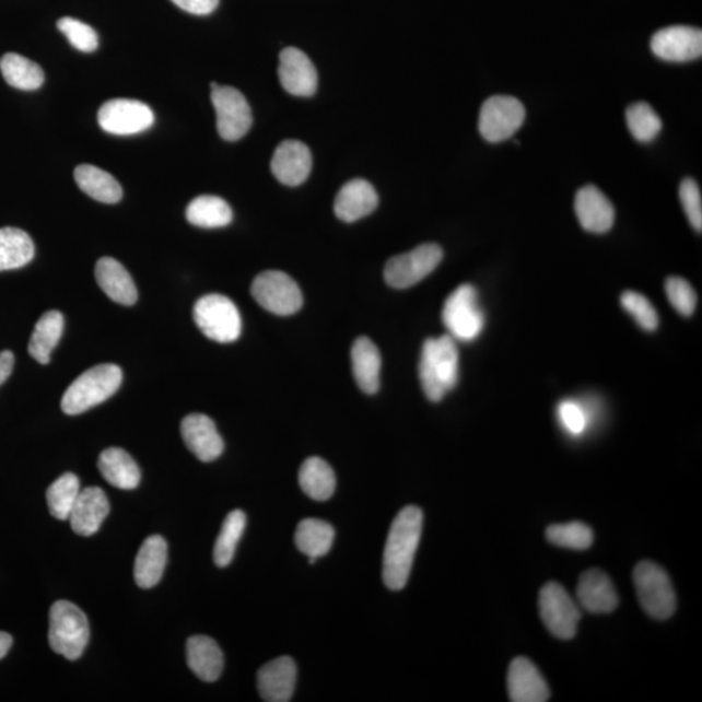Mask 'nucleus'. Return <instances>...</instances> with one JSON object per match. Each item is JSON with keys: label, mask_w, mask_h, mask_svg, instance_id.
<instances>
[{"label": "nucleus", "mask_w": 702, "mask_h": 702, "mask_svg": "<svg viewBox=\"0 0 702 702\" xmlns=\"http://www.w3.org/2000/svg\"><path fill=\"white\" fill-rule=\"evenodd\" d=\"M312 167V151L304 142L286 140L274 150L271 162L272 174L288 187H299L304 184Z\"/></svg>", "instance_id": "16"}, {"label": "nucleus", "mask_w": 702, "mask_h": 702, "mask_svg": "<svg viewBox=\"0 0 702 702\" xmlns=\"http://www.w3.org/2000/svg\"><path fill=\"white\" fill-rule=\"evenodd\" d=\"M540 617L552 635L570 640L576 635L582 612L569 592L561 584L549 582L539 596Z\"/></svg>", "instance_id": "10"}, {"label": "nucleus", "mask_w": 702, "mask_h": 702, "mask_svg": "<svg viewBox=\"0 0 702 702\" xmlns=\"http://www.w3.org/2000/svg\"><path fill=\"white\" fill-rule=\"evenodd\" d=\"M153 109L136 100H112L98 112V122L105 132L115 136H130L144 132L153 127Z\"/></svg>", "instance_id": "13"}, {"label": "nucleus", "mask_w": 702, "mask_h": 702, "mask_svg": "<svg viewBox=\"0 0 702 702\" xmlns=\"http://www.w3.org/2000/svg\"><path fill=\"white\" fill-rule=\"evenodd\" d=\"M182 10L192 13V15H210L219 5V0H172Z\"/></svg>", "instance_id": "45"}, {"label": "nucleus", "mask_w": 702, "mask_h": 702, "mask_svg": "<svg viewBox=\"0 0 702 702\" xmlns=\"http://www.w3.org/2000/svg\"><path fill=\"white\" fill-rule=\"evenodd\" d=\"M299 483L309 499L327 501L336 490V475L325 459L307 458L299 472Z\"/></svg>", "instance_id": "32"}, {"label": "nucleus", "mask_w": 702, "mask_h": 702, "mask_svg": "<svg viewBox=\"0 0 702 702\" xmlns=\"http://www.w3.org/2000/svg\"><path fill=\"white\" fill-rule=\"evenodd\" d=\"M667 299L680 315L691 316L698 306V294L685 279L669 278L665 284Z\"/></svg>", "instance_id": "42"}, {"label": "nucleus", "mask_w": 702, "mask_h": 702, "mask_svg": "<svg viewBox=\"0 0 702 702\" xmlns=\"http://www.w3.org/2000/svg\"><path fill=\"white\" fill-rule=\"evenodd\" d=\"M33 239L30 234L19 229L0 230V272L17 270L34 258Z\"/></svg>", "instance_id": "34"}, {"label": "nucleus", "mask_w": 702, "mask_h": 702, "mask_svg": "<svg viewBox=\"0 0 702 702\" xmlns=\"http://www.w3.org/2000/svg\"><path fill=\"white\" fill-rule=\"evenodd\" d=\"M559 418L570 435L581 436L587 429L588 418L583 406L575 401H563L559 406Z\"/></svg>", "instance_id": "44"}, {"label": "nucleus", "mask_w": 702, "mask_h": 702, "mask_svg": "<svg viewBox=\"0 0 702 702\" xmlns=\"http://www.w3.org/2000/svg\"><path fill=\"white\" fill-rule=\"evenodd\" d=\"M423 529V512L406 506L391 523L383 557V580L390 590L408 584Z\"/></svg>", "instance_id": "1"}, {"label": "nucleus", "mask_w": 702, "mask_h": 702, "mask_svg": "<svg viewBox=\"0 0 702 702\" xmlns=\"http://www.w3.org/2000/svg\"><path fill=\"white\" fill-rule=\"evenodd\" d=\"M679 197L686 215L693 229L702 231V198L699 184L693 178H685L680 184Z\"/></svg>", "instance_id": "43"}, {"label": "nucleus", "mask_w": 702, "mask_h": 702, "mask_svg": "<svg viewBox=\"0 0 702 702\" xmlns=\"http://www.w3.org/2000/svg\"><path fill=\"white\" fill-rule=\"evenodd\" d=\"M192 316L197 327L212 341H236L243 330L237 306L224 295L209 294L199 299L192 309Z\"/></svg>", "instance_id": "7"}, {"label": "nucleus", "mask_w": 702, "mask_h": 702, "mask_svg": "<svg viewBox=\"0 0 702 702\" xmlns=\"http://www.w3.org/2000/svg\"><path fill=\"white\" fill-rule=\"evenodd\" d=\"M187 219L190 224L201 229H222L231 224L233 211L223 198L199 196L189 203Z\"/></svg>", "instance_id": "35"}, {"label": "nucleus", "mask_w": 702, "mask_h": 702, "mask_svg": "<svg viewBox=\"0 0 702 702\" xmlns=\"http://www.w3.org/2000/svg\"><path fill=\"white\" fill-rule=\"evenodd\" d=\"M297 683V666L291 657H279L261 666L257 685L260 698L268 702L292 700Z\"/></svg>", "instance_id": "20"}, {"label": "nucleus", "mask_w": 702, "mask_h": 702, "mask_svg": "<svg viewBox=\"0 0 702 702\" xmlns=\"http://www.w3.org/2000/svg\"><path fill=\"white\" fill-rule=\"evenodd\" d=\"M81 492L80 480L74 473L67 472L48 487L46 500L54 518L68 520Z\"/></svg>", "instance_id": "36"}, {"label": "nucleus", "mask_w": 702, "mask_h": 702, "mask_svg": "<svg viewBox=\"0 0 702 702\" xmlns=\"http://www.w3.org/2000/svg\"><path fill=\"white\" fill-rule=\"evenodd\" d=\"M0 71L7 84L20 91H37L45 82L43 68L19 54L3 55L0 58Z\"/></svg>", "instance_id": "33"}, {"label": "nucleus", "mask_w": 702, "mask_h": 702, "mask_svg": "<svg viewBox=\"0 0 702 702\" xmlns=\"http://www.w3.org/2000/svg\"><path fill=\"white\" fill-rule=\"evenodd\" d=\"M625 121L633 139L643 143L652 142L663 130V120L645 102L633 103L625 112Z\"/></svg>", "instance_id": "38"}, {"label": "nucleus", "mask_w": 702, "mask_h": 702, "mask_svg": "<svg viewBox=\"0 0 702 702\" xmlns=\"http://www.w3.org/2000/svg\"><path fill=\"white\" fill-rule=\"evenodd\" d=\"M251 294L261 307L274 315H293L304 305L297 282L281 271L258 274L253 281Z\"/></svg>", "instance_id": "11"}, {"label": "nucleus", "mask_w": 702, "mask_h": 702, "mask_svg": "<svg viewBox=\"0 0 702 702\" xmlns=\"http://www.w3.org/2000/svg\"><path fill=\"white\" fill-rule=\"evenodd\" d=\"M547 539L557 547L587 550L594 543V531L582 522H571L548 527Z\"/></svg>", "instance_id": "39"}, {"label": "nucleus", "mask_w": 702, "mask_h": 702, "mask_svg": "<svg viewBox=\"0 0 702 702\" xmlns=\"http://www.w3.org/2000/svg\"><path fill=\"white\" fill-rule=\"evenodd\" d=\"M443 258L442 247L436 244H423L414 250L390 258L384 270L385 281L395 289L414 286L435 271Z\"/></svg>", "instance_id": "9"}, {"label": "nucleus", "mask_w": 702, "mask_h": 702, "mask_svg": "<svg viewBox=\"0 0 702 702\" xmlns=\"http://www.w3.org/2000/svg\"><path fill=\"white\" fill-rule=\"evenodd\" d=\"M98 468L107 483L129 491L139 487L141 471L136 460L120 447H108L102 452L98 460Z\"/></svg>", "instance_id": "28"}, {"label": "nucleus", "mask_w": 702, "mask_h": 702, "mask_svg": "<svg viewBox=\"0 0 702 702\" xmlns=\"http://www.w3.org/2000/svg\"><path fill=\"white\" fill-rule=\"evenodd\" d=\"M294 540L300 552L308 557L309 563H315L332 548L335 529L325 520L304 519L295 531Z\"/></svg>", "instance_id": "30"}, {"label": "nucleus", "mask_w": 702, "mask_h": 702, "mask_svg": "<svg viewBox=\"0 0 702 702\" xmlns=\"http://www.w3.org/2000/svg\"><path fill=\"white\" fill-rule=\"evenodd\" d=\"M65 318L57 309L47 312L37 321L31 337L30 354L40 364L50 362L51 353L63 335Z\"/></svg>", "instance_id": "31"}, {"label": "nucleus", "mask_w": 702, "mask_h": 702, "mask_svg": "<svg viewBox=\"0 0 702 702\" xmlns=\"http://www.w3.org/2000/svg\"><path fill=\"white\" fill-rule=\"evenodd\" d=\"M443 323L454 340H477L485 326L477 289L470 284L458 286L445 301Z\"/></svg>", "instance_id": "6"}, {"label": "nucleus", "mask_w": 702, "mask_h": 702, "mask_svg": "<svg viewBox=\"0 0 702 702\" xmlns=\"http://www.w3.org/2000/svg\"><path fill=\"white\" fill-rule=\"evenodd\" d=\"M574 208L582 229L587 232L607 233L615 224V206L595 185H587L576 192Z\"/></svg>", "instance_id": "18"}, {"label": "nucleus", "mask_w": 702, "mask_h": 702, "mask_svg": "<svg viewBox=\"0 0 702 702\" xmlns=\"http://www.w3.org/2000/svg\"><path fill=\"white\" fill-rule=\"evenodd\" d=\"M576 597L581 607L592 615H609L619 604L615 584L607 573L598 569H590L582 574Z\"/></svg>", "instance_id": "17"}, {"label": "nucleus", "mask_w": 702, "mask_h": 702, "mask_svg": "<svg viewBox=\"0 0 702 702\" xmlns=\"http://www.w3.org/2000/svg\"><path fill=\"white\" fill-rule=\"evenodd\" d=\"M182 436L189 451L202 463L222 456L224 442L215 423L208 416L190 414L182 423Z\"/></svg>", "instance_id": "21"}, {"label": "nucleus", "mask_w": 702, "mask_h": 702, "mask_svg": "<svg viewBox=\"0 0 702 702\" xmlns=\"http://www.w3.org/2000/svg\"><path fill=\"white\" fill-rule=\"evenodd\" d=\"M187 659L190 670L208 683L217 681L222 676L224 656L215 640L198 635L191 636L187 643Z\"/></svg>", "instance_id": "27"}, {"label": "nucleus", "mask_w": 702, "mask_h": 702, "mask_svg": "<svg viewBox=\"0 0 702 702\" xmlns=\"http://www.w3.org/2000/svg\"><path fill=\"white\" fill-rule=\"evenodd\" d=\"M95 279L102 291L116 304L132 306L139 299L132 277L120 261L105 257L96 261Z\"/></svg>", "instance_id": "24"}, {"label": "nucleus", "mask_w": 702, "mask_h": 702, "mask_svg": "<svg viewBox=\"0 0 702 702\" xmlns=\"http://www.w3.org/2000/svg\"><path fill=\"white\" fill-rule=\"evenodd\" d=\"M109 513V502L98 487L81 490L72 508L70 518L73 531L80 536H92L100 531L103 520Z\"/></svg>", "instance_id": "22"}, {"label": "nucleus", "mask_w": 702, "mask_h": 702, "mask_svg": "<svg viewBox=\"0 0 702 702\" xmlns=\"http://www.w3.org/2000/svg\"><path fill=\"white\" fill-rule=\"evenodd\" d=\"M351 366L358 387L366 395H375L381 389L382 355L367 337H360L351 348Z\"/></svg>", "instance_id": "25"}, {"label": "nucleus", "mask_w": 702, "mask_h": 702, "mask_svg": "<svg viewBox=\"0 0 702 702\" xmlns=\"http://www.w3.org/2000/svg\"><path fill=\"white\" fill-rule=\"evenodd\" d=\"M651 47L657 58L670 63H686L702 55V32L698 27L674 25L658 31Z\"/></svg>", "instance_id": "14"}, {"label": "nucleus", "mask_w": 702, "mask_h": 702, "mask_svg": "<svg viewBox=\"0 0 702 702\" xmlns=\"http://www.w3.org/2000/svg\"><path fill=\"white\" fill-rule=\"evenodd\" d=\"M378 204L375 188L362 178L343 185L335 201L336 217L346 223H354L374 212Z\"/></svg>", "instance_id": "23"}, {"label": "nucleus", "mask_w": 702, "mask_h": 702, "mask_svg": "<svg viewBox=\"0 0 702 702\" xmlns=\"http://www.w3.org/2000/svg\"><path fill=\"white\" fill-rule=\"evenodd\" d=\"M122 371L112 363L100 364L75 378L61 398V410L79 416L113 397L120 388Z\"/></svg>", "instance_id": "3"}, {"label": "nucleus", "mask_w": 702, "mask_h": 702, "mask_svg": "<svg viewBox=\"0 0 702 702\" xmlns=\"http://www.w3.org/2000/svg\"><path fill=\"white\" fill-rule=\"evenodd\" d=\"M633 583L646 615L666 621L677 609V595L669 575L651 561L640 562L633 571Z\"/></svg>", "instance_id": "5"}, {"label": "nucleus", "mask_w": 702, "mask_h": 702, "mask_svg": "<svg viewBox=\"0 0 702 702\" xmlns=\"http://www.w3.org/2000/svg\"><path fill=\"white\" fill-rule=\"evenodd\" d=\"M525 119L526 108L519 100L508 95H494L481 106L479 132L488 142H504L512 139Z\"/></svg>", "instance_id": "8"}, {"label": "nucleus", "mask_w": 702, "mask_h": 702, "mask_svg": "<svg viewBox=\"0 0 702 702\" xmlns=\"http://www.w3.org/2000/svg\"><path fill=\"white\" fill-rule=\"evenodd\" d=\"M12 637L10 633L0 631V659L4 658L11 650Z\"/></svg>", "instance_id": "47"}, {"label": "nucleus", "mask_w": 702, "mask_h": 702, "mask_svg": "<svg viewBox=\"0 0 702 702\" xmlns=\"http://www.w3.org/2000/svg\"><path fill=\"white\" fill-rule=\"evenodd\" d=\"M507 692L513 702H546L550 699L547 680L526 657L514 658L508 667Z\"/></svg>", "instance_id": "19"}, {"label": "nucleus", "mask_w": 702, "mask_h": 702, "mask_svg": "<svg viewBox=\"0 0 702 702\" xmlns=\"http://www.w3.org/2000/svg\"><path fill=\"white\" fill-rule=\"evenodd\" d=\"M211 101L217 113V128L225 141H238L249 132L253 114L243 93L232 86L211 89Z\"/></svg>", "instance_id": "12"}, {"label": "nucleus", "mask_w": 702, "mask_h": 702, "mask_svg": "<svg viewBox=\"0 0 702 702\" xmlns=\"http://www.w3.org/2000/svg\"><path fill=\"white\" fill-rule=\"evenodd\" d=\"M245 527L246 515L243 511H233L226 515L213 548V561L217 566L226 568L232 562Z\"/></svg>", "instance_id": "37"}, {"label": "nucleus", "mask_w": 702, "mask_h": 702, "mask_svg": "<svg viewBox=\"0 0 702 702\" xmlns=\"http://www.w3.org/2000/svg\"><path fill=\"white\" fill-rule=\"evenodd\" d=\"M91 637L85 612L70 601H57L50 609L48 642L51 650L67 659H79Z\"/></svg>", "instance_id": "4"}, {"label": "nucleus", "mask_w": 702, "mask_h": 702, "mask_svg": "<svg viewBox=\"0 0 702 702\" xmlns=\"http://www.w3.org/2000/svg\"><path fill=\"white\" fill-rule=\"evenodd\" d=\"M279 79L289 94L312 96L318 89V72L304 51L286 47L280 54Z\"/></svg>", "instance_id": "15"}, {"label": "nucleus", "mask_w": 702, "mask_h": 702, "mask_svg": "<svg viewBox=\"0 0 702 702\" xmlns=\"http://www.w3.org/2000/svg\"><path fill=\"white\" fill-rule=\"evenodd\" d=\"M621 304L625 312H628L644 330L653 332V330L658 328L659 318L657 309L653 307L650 300L644 297L643 294L631 291L624 292Z\"/></svg>", "instance_id": "40"}, {"label": "nucleus", "mask_w": 702, "mask_h": 702, "mask_svg": "<svg viewBox=\"0 0 702 702\" xmlns=\"http://www.w3.org/2000/svg\"><path fill=\"white\" fill-rule=\"evenodd\" d=\"M167 554V542L162 536H150L143 541L134 563V581L140 588H153L161 582Z\"/></svg>", "instance_id": "26"}, {"label": "nucleus", "mask_w": 702, "mask_h": 702, "mask_svg": "<svg viewBox=\"0 0 702 702\" xmlns=\"http://www.w3.org/2000/svg\"><path fill=\"white\" fill-rule=\"evenodd\" d=\"M459 373V353L451 336L436 337L423 343L419 377L426 398L440 402L456 387Z\"/></svg>", "instance_id": "2"}, {"label": "nucleus", "mask_w": 702, "mask_h": 702, "mask_svg": "<svg viewBox=\"0 0 702 702\" xmlns=\"http://www.w3.org/2000/svg\"><path fill=\"white\" fill-rule=\"evenodd\" d=\"M74 180L79 188L95 201L117 203L122 198V189L116 178L94 165H79L74 169Z\"/></svg>", "instance_id": "29"}, {"label": "nucleus", "mask_w": 702, "mask_h": 702, "mask_svg": "<svg viewBox=\"0 0 702 702\" xmlns=\"http://www.w3.org/2000/svg\"><path fill=\"white\" fill-rule=\"evenodd\" d=\"M58 30L65 34L70 44L82 52H93L98 48V34L91 25L72 17H63L58 22Z\"/></svg>", "instance_id": "41"}, {"label": "nucleus", "mask_w": 702, "mask_h": 702, "mask_svg": "<svg viewBox=\"0 0 702 702\" xmlns=\"http://www.w3.org/2000/svg\"><path fill=\"white\" fill-rule=\"evenodd\" d=\"M13 364H15V356H13L11 351H2V353H0V385L12 374Z\"/></svg>", "instance_id": "46"}]
</instances>
